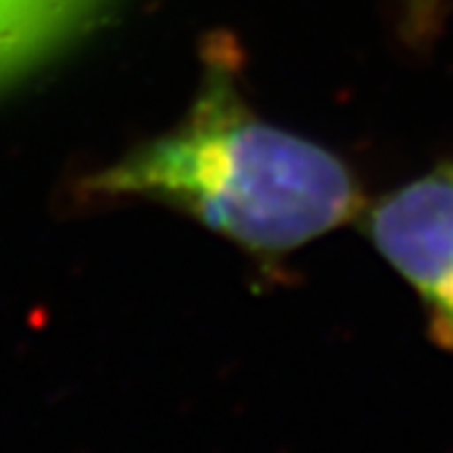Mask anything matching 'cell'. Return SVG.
Wrapping results in <instances>:
<instances>
[{"label": "cell", "mask_w": 453, "mask_h": 453, "mask_svg": "<svg viewBox=\"0 0 453 453\" xmlns=\"http://www.w3.org/2000/svg\"><path fill=\"white\" fill-rule=\"evenodd\" d=\"M445 0H402L404 36L415 44H426L442 22Z\"/></svg>", "instance_id": "277c9868"}, {"label": "cell", "mask_w": 453, "mask_h": 453, "mask_svg": "<svg viewBox=\"0 0 453 453\" xmlns=\"http://www.w3.org/2000/svg\"><path fill=\"white\" fill-rule=\"evenodd\" d=\"M104 0H0V85L72 42Z\"/></svg>", "instance_id": "3957f363"}, {"label": "cell", "mask_w": 453, "mask_h": 453, "mask_svg": "<svg viewBox=\"0 0 453 453\" xmlns=\"http://www.w3.org/2000/svg\"><path fill=\"white\" fill-rule=\"evenodd\" d=\"M241 55L233 34H211L183 118L85 175L80 197L170 208L265 265L358 221L366 208L358 175L331 148L246 102Z\"/></svg>", "instance_id": "6da1fadb"}, {"label": "cell", "mask_w": 453, "mask_h": 453, "mask_svg": "<svg viewBox=\"0 0 453 453\" xmlns=\"http://www.w3.org/2000/svg\"><path fill=\"white\" fill-rule=\"evenodd\" d=\"M429 314V334L432 339L453 352V276L442 284L440 293L424 303Z\"/></svg>", "instance_id": "5b68a950"}, {"label": "cell", "mask_w": 453, "mask_h": 453, "mask_svg": "<svg viewBox=\"0 0 453 453\" xmlns=\"http://www.w3.org/2000/svg\"><path fill=\"white\" fill-rule=\"evenodd\" d=\"M358 226L420 303L432 301L453 276V161L366 203Z\"/></svg>", "instance_id": "7a4b0ae2"}]
</instances>
